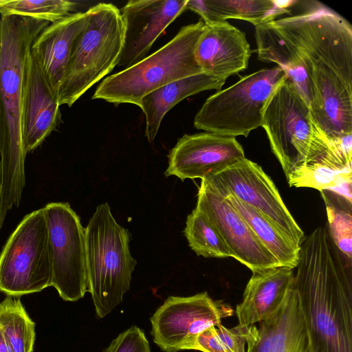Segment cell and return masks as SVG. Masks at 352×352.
<instances>
[{
  "label": "cell",
  "mask_w": 352,
  "mask_h": 352,
  "mask_svg": "<svg viewBox=\"0 0 352 352\" xmlns=\"http://www.w3.org/2000/svg\"><path fill=\"white\" fill-rule=\"evenodd\" d=\"M184 235L190 248L205 258L232 257L219 232L213 224L197 209L188 215Z\"/></svg>",
  "instance_id": "cell-26"
},
{
  "label": "cell",
  "mask_w": 352,
  "mask_h": 352,
  "mask_svg": "<svg viewBox=\"0 0 352 352\" xmlns=\"http://www.w3.org/2000/svg\"><path fill=\"white\" fill-rule=\"evenodd\" d=\"M232 307L206 292L188 297L169 296L151 318L154 342L164 352L192 349L198 335L232 316Z\"/></svg>",
  "instance_id": "cell-12"
},
{
  "label": "cell",
  "mask_w": 352,
  "mask_h": 352,
  "mask_svg": "<svg viewBox=\"0 0 352 352\" xmlns=\"http://www.w3.org/2000/svg\"><path fill=\"white\" fill-rule=\"evenodd\" d=\"M43 210L49 233L52 287L64 300L76 301L88 292L85 228L68 203H50Z\"/></svg>",
  "instance_id": "cell-10"
},
{
  "label": "cell",
  "mask_w": 352,
  "mask_h": 352,
  "mask_svg": "<svg viewBox=\"0 0 352 352\" xmlns=\"http://www.w3.org/2000/svg\"><path fill=\"white\" fill-rule=\"evenodd\" d=\"M303 13L255 27L259 60L283 69L333 140L352 134V28L316 2Z\"/></svg>",
  "instance_id": "cell-1"
},
{
  "label": "cell",
  "mask_w": 352,
  "mask_h": 352,
  "mask_svg": "<svg viewBox=\"0 0 352 352\" xmlns=\"http://www.w3.org/2000/svg\"><path fill=\"white\" fill-rule=\"evenodd\" d=\"M76 5L66 0H0V14L28 17L52 23L70 14Z\"/></svg>",
  "instance_id": "cell-29"
},
{
  "label": "cell",
  "mask_w": 352,
  "mask_h": 352,
  "mask_svg": "<svg viewBox=\"0 0 352 352\" xmlns=\"http://www.w3.org/2000/svg\"><path fill=\"white\" fill-rule=\"evenodd\" d=\"M188 0H131L120 10L124 25V44L117 65L123 69L146 57L168 26L186 10Z\"/></svg>",
  "instance_id": "cell-15"
},
{
  "label": "cell",
  "mask_w": 352,
  "mask_h": 352,
  "mask_svg": "<svg viewBox=\"0 0 352 352\" xmlns=\"http://www.w3.org/2000/svg\"><path fill=\"white\" fill-rule=\"evenodd\" d=\"M286 77L278 66L242 76L206 99L195 117L194 126L223 136L248 137L262 126L265 105Z\"/></svg>",
  "instance_id": "cell-8"
},
{
  "label": "cell",
  "mask_w": 352,
  "mask_h": 352,
  "mask_svg": "<svg viewBox=\"0 0 352 352\" xmlns=\"http://www.w3.org/2000/svg\"><path fill=\"white\" fill-rule=\"evenodd\" d=\"M0 326L10 352H32L35 323L20 298L8 296L0 302Z\"/></svg>",
  "instance_id": "cell-25"
},
{
  "label": "cell",
  "mask_w": 352,
  "mask_h": 352,
  "mask_svg": "<svg viewBox=\"0 0 352 352\" xmlns=\"http://www.w3.org/2000/svg\"><path fill=\"white\" fill-rule=\"evenodd\" d=\"M220 194L232 206L280 266L296 268L300 248L292 244L272 222L254 209L232 195Z\"/></svg>",
  "instance_id": "cell-24"
},
{
  "label": "cell",
  "mask_w": 352,
  "mask_h": 352,
  "mask_svg": "<svg viewBox=\"0 0 352 352\" xmlns=\"http://www.w3.org/2000/svg\"><path fill=\"white\" fill-rule=\"evenodd\" d=\"M195 208L216 228L232 257L252 272L280 266L232 206L204 179Z\"/></svg>",
  "instance_id": "cell-13"
},
{
  "label": "cell",
  "mask_w": 352,
  "mask_h": 352,
  "mask_svg": "<svg viewBox=\"0 0 352 352\" xmlns=\"http://www.w3.org/2000/svg\"><path fill=\"white\" fill-rule=\"evenodd\" d=\"M251 53L245 33L224 21L206 25L195 56L204 74L226 81L247 69Z\"/></svg>",
  "instance_id": "cell-17"
},
{
  "label": "cell",
  "mask_w": 352,
  "mask_h": 352,
  "mask_svg": "<svg viewBox=\"0 0 352 352\" xmlns=\"http://www.w3.org/2000/svg\"><path fill=\"white\" fill-rule=\"evenodd\" d=\"M0 352H10L0 326Z\"/></svg>",
  "instance_id": "cell-32"
},
{
  "label": "cell",
  "mask_w": 352,
  "mask_h": 352,
  "mask_svg": "<svg viewBox=\"0 0 352 352\" xmlns=\"http://www.w3.org/2000/svg\"><path fill=\"white\" fill-rule=\"evenodd\" d=\"M294 269L277 266L252 272L243 300L236 306L239 324L253 325L268 318L285 299L294 280Z\"/></svg>",
  "instance_id": "cell-20"
},
{
  "label": "cell",
  "mask_w": 352,
  "mask_h": 352,
  "mask_svg": "<svg viewBox=\"0 0 352 352\" xmlns=\"http://www.w3.org/2000/svg\"><path fill=\"white\" fill-rule=\"evenodd\" d=\"M49 22L10 15L0 19V151L3 185L0 223L19 207L25 184L22 136L24 74L31 47Z\"/></svg>",
  "instance_id": "cell-3"
},
{
  "label": "cell",
  "mask_w": 352,
  "mask_h": 352,
  "mask_svg": "<svg viewBox=\"0 0 352 352\" xmlns=\"http://www.w3.org/2000/svg\"><path fill=\"white\" fill-rule=\"evenodd\" d=\"M58 96L47 82L36 57L29 54L24 74L22 136L26 153L33 151L60 121Z\"/></svg>",
  "instance_id": "cell-16"
},
{
  "label": "cell",
  "mask_w": 352,
  "mask_h": 352,
  "mask_svg": "<svg viewBox=\"0 0 352 352\" xmlns=\"http://www.w3.org/2000/svg\"><path fill=\"white\" fill-rule=\"evenodd\" d=\"M257 333V327L238 324L227 328L221 323L201 331L193 344V350L202 352H246L245 346Z\"/></svg>",
  "instance_id": "cell-27"
},
{
  "label": "cell",
  "mask_w": 352,
  "mask_h": 352,
  "mask_svg": "<svg viewBox=\"0 0 352 352\" xmlns=\"http://www.w3.org/2000/svg\"><path fill=\"white\" fill-rule=\"evenodd\" d=\"M104 352H151L144 331L136 326L120 333Z\"/></svg>",
  "instance_id": "cell-30"
},
{
  "label": "cell",
  "mask_w": 352,
  "mask_h": 352,
  "mask_svg": "<svg viewBox=\"0 0 352 352\" xmlns=\"http://www.w3.org/2000/svg\"><path fill=\"white\" fill-rule=\"evenodd\" d=\"M292 288L298 295L313 352H352V258L327 224L305 236Z\"/></svg>",
  "instance_id": "cell-2"
},
{
  "label": "cell",
  "mask_w": 352,
  "mask_h": 352,
  "mask_svg": "<svg viewBox=\"0 0 352 352\" xmlns=\"http://www.w3.org/2000/svg\"><path fill=\"white\" fill-rule=\"evenodd\" d=\"M261 127L286 177L295 169L320 160L333 146L287 76L267 100Z\"/></svg>",
  "instance_id": "cell-5"
},
{
  "label": "cell",
  "mask_w": 352,
  "mask_h": 352,
  "mask_svg": "<svg viewBox=\"0 0 352 352\" xmlns=\"http://www.w3.org/2000/svg\"><path fill=\"white\" fill-rule=\"evenodd\" d=\"M87 23L76 38L58 92L60 105L72 107L89 88L118 65L124 25L120 10L99 3L87 10Z\"/></svg>",
  "instance_id": "cell-7"
},
{
  "label": "cell",
  "mask_w": 352,
  "mask_h": 352,
  "mask_svg": "<svg viewBox=\"0 0 352 352\" xmlns=\"http://www.w3.org/2000/svg\"><path fill=\"white\" fill-rule=\"evenodd\" d=\"M186 10L199 14L206 25L234 19L256 26L290 14L278 8L273 0H188Z\"/></svg>",
  "instance_id": "cell-22"
},
{
  "label": "cell",
  "mask_w": 352,
  "mask_h": 352,
  "mask_svg": "<svg viewBox=\"0 0 352 352\" xmlns=\"http://www.w3.org/2000/svg\"><path fill=\"white\" fill-rule=\"evenodd\" d=\"M324 201L330 236L336 246L352 258V203L329 189L320 191Z\"/></svg>",
  "instance_id": "cell-28"
},
{
  "label": "cell",
  "mask_w": 352,
  "mask_h": 352,
  "mask_svg": "<svg viewBox=\"0 0 352 352\" xmlns=\"http://www.w3.org/2000/svg\"><path fill=\"white\" fill-rule=\"evenodd\" d=\"M352 157L347 156L333 141L331 148L320 160L299 167L286 177L289 186L331 190L351 183Z\"/></svg>",
  "instance_id": "cell-23"
},
{
  "label": "cell",
  "mask_w": 352,
  "mask_h": 352,
  "mask_svg": "<svg viewBox=\"0 0 352 352\" xmlns=\"http://www.w3.org/2000/svg\"><path fill=\"white\" fill-rule=\"evenodd\" d=\"M48 228L43 208L25 215L0 254V292L19 297L52 286Z\"/></svg>",
  "instance_id": "cell-9"
},
{
  "label": "cell",
  "mask_w": 352,
  "mask_h": 352,
  "mask_svg": "<svg viewBox=\"0 0 352 352\" xmlns=\"http://www.w3.org/2000/svg\"><path fill=\"white\" fill-rule=\"evenodd\" d=\"M85 236L88 292L102 318L122 301L137 262L130 252L129 232L115 220L107 203L96 207Z\"/></svg>",
  "instance_id": "cell-4"
},
{
  "label": "cell",
  "mask_w": 352,
  "mask_h": 352,
  "mask_svg": "<svg viewBox=\"0 0 352 352\" xmlns=\"http://www.w3.org/2000/svg\"><path fill=\"white\" fill-rule=\"evenodd\" d=\"M247 345L246 352H313L294 289L291 287L275 311L259 322Z\"/></svg>",
  "instance_id": "cell-18"
},
{
  "label": "cell",
  "mask_w": 352,
  "mask_h": 352,
  "mask_svg": "<svg viewBox=\"0 0 352 352\" xmlns=\"http://www.w3.org/2000/svg\"><path fill=\"white\" fill-rule=\"evenodd\" d=\"M205 29L202 20L182 27L169 42L153 54L103 79L92 99L138 106L141 99L151 91L177 80L202 74L195 51Z\"/></svg>",
  "instance_id": "cell-6"
},
{
  "label": "cell",
  "mask_w": 352,
  "mask_h": 352,
  "mask_svg": "<svg viewBox=\"0 0 352 352\" xmlns=\"http://www.w3.org/2000/svg\"><path fill=\"white\" fill-rule=\"evenodd\" d=\"M225 82L202 73L170 82L144 96L138 107L145 116L148 141L153 142L164 116L177 103L204 91H219Z\"/></svg>",
  "instance_id": "cell-21"
},
{
  "label": "cell",
  "mask_w": 352,
  "mask_h": 352,
  "mask_svg": "<svg viewBox=\"0 0 352 352\" xmlns=\"http://www.w3.org/2000/svg\"><path fill=\"white\" fill-rule=\"evenodd\" d=\"M2 185H3V170H2V160L1 154L0 151V216H1V201H2ZM1 227L0 226V230Z\"/></svg>",
  "instance_id": "cell-33"
},
{
  "label": "cell",
  "mask_w": 352,
  "mask_h": 352,
  "mask_svg": "<svg viewBox=\"0 0 352 352\" xmlns=\"http://www.w3.org/2000/svg\"><path fill=\"white\" fill-rule=\"evenodd\" d=\"M204 179L219 192L232 195L261 214L292 244L300 248L304 232L261 166L245 157Z\"/></svg>",
  "instance_id": "cell-11"
},
{
  "label": "cell",
  "mask_w": 352,
  "mask_h": 352,
  "mask_svg": "<svg viewBox=\"0 0 352 352\" xmlns=\"http://www.w3.org/2000/svg\"><path fill=\"white\" fill-rule=\"evenodd\" d=\"M87 20V11L71 13L45 27L32 45L31 52L57 96L74 43Z\"/></svg>",
  "instance_id": "cell-19"
},
{
  "label": "cell",
  "mask_w": 352,
  "mask_h": 352,
  "mask_svg": "<svg viewBox=\"0 0 352 352\" xmlns=\"http://www.w3.org/2000/svg\"><path fill=\"white\" fill-rule=\"evenodd\" d=\"M274 4L280 9L289 10V8L295 4H297L299 1L296 0H273Z\"/></svg>",
  "instance_id": "cell-31"
},
{
  "label": "cell",
  "mask_w": 352,
  "mask_h": 352,
  "mask_svg": "<svg viewBox=\"0 0 352 352\" xmlns=\"http://www.w3.org/2000/svg\"><path fill=\"white\" fill-rule=\"evenodd\" d=\"M168 157L164 175L176 176L182 181L202 179L245 157L236 138L209 132L184 135Z\"/></svg>",
  "instance_id": "cell-14"
}]
</instances>
